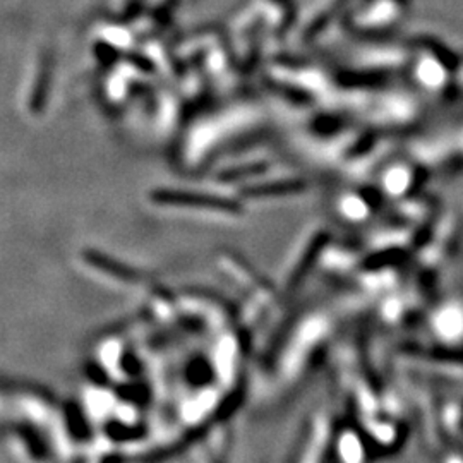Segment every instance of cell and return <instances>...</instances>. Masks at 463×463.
I'll return each instance as SVG.
<instances>
[{
    "label": "cell",
    "instance_id": "6da1fadb",
    "mask_svg": "<svg viewBox=\"0 0 463 463\" xmlns=\"http://www.w3.org/2000/svg\"><path fill=\"white\" fill-rule=\"evenodd\" d=\"M156 199L163 201V203H181V204H203V206H213V208H230L235 204L229 203V201H220L213 199V197H199V194H184V192H162L156 196ZM232 211V210H230Z\"/></svg>",
    "mask_w": 463,
    "mask_h": 463
}]
</instances>
